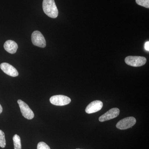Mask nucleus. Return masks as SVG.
<instances>
[{
	"label": "nucleus",
	"instance_id": "obj_5",
	"mask_svg": "<svg viewBox=\"0 0 149 149\" xmlns=\"http://www.w3.org/2000/svg\"><path fill=\"white\" fill-rule=\"evenodd\" d=\"M19 106L20 108V111L22 116L29 120L32 119L35 116L34 113L32 109L29 108V106L26 103L20 100L17 101Z\"/></svg>",
	"mask_w": 149,
	"mask_h": 149
},
{
	"label": "nucleus",
	"instance_id": "obj_2",
	"mask_svg": "<svg viewBox=\"0 0 149 149\" xmlns=\"http://www.w3.org/2000/svg\"><path fill=\"white\" fill-rule=\"evenodd\" d=\"M125 61L126 64L130 66L140 67L146 64L147 59L146 58L143 56H128L125 58Z\"/></svg>",
	"mask_w": 149,
	"mask_h": 149
},
{
	"label": "nucleus",
	"instance_id": "obj_6",
	"mask_svg": "<svg viewBox=\"0 0 149 149\" xmlns=\"http://www.w3.org/2000/svg\"><path fill=\"white\" fill-rule=\"evenodd\" d=\"M50 102L54 105L62 106L69 104L71 102V99L67 96L57 95L52 96L50 99Z\"/></svg>",
	"mask_w": 149,
	"mask_h": 149
},
{
	"label": "nucleus",
	"instance_id": "obj_16",
	"mask_svg": "<svg viewBox=\"0 0 149 149\" xmlns=\"http://www.w3.org/2000/svg\"><path fill=\"white\" fill-rule=\"evenodd\" d=\"M3 111V108L2 107L1 105L0 104V114Z\"/></svg>",
	"mask_w": 149,
	"mask_h": 149
},
{
	"label": "nucleus",
	"instance_id": "obj_11",
	"mask_svg": "<svg viewBox=\"0 0 149 149\" xmlns=\"http://www.w3.org/2000/svg\"><path fill=\"white\" fill-rule=\"evenodd\" d=\"M13 141L14 149H21V139L17 134H15L13 137Z\"/></svg>",
	"mask_w": 149,
	"mask_h": 149
},
{
	"label": "nucleus",
	"instance_id": "obj_1",
	"mask_svg": "<svg viewBox=\"0 0 149 149\" xmlns=\"http://www.w3.org/2000/svg\"><path fill=\"white\" fill-rule=\"evenodd\" d=\"M42 7L44 12L49 17L56 18L58 16V10L54 0H43Z\"/></svg>",
	"mask_w": 149,
	"mask_h": 149
},
{
	"label": "nucleus",
	"instance_id": "obj_15",
	"mask_svg": "<svg viewBox=\"0 0 149 149\" xmlns=\"http://www.w3.org/2000/svg\"><path fill=\"white\" fill-rule=\"evenodd\" d=\"M145 49L146 50L149 52V42H147L145 44Z\"/></svg>",
	"mask_w": 149,
	"mask_h": 149
},
{
	"label": "nucleus",
	"instance_id": "obj_7",
	"mask_svg": "<svg viewBox=\"0 0 149 149\" xmlns=\"http://www.w3.org/2000/svg\"><path fill=\"white\" fill-rule=\"evenodd\" d=\"M120 113V110L117 108H114L110 109L106 113L100 116L99 118V121L104 122L113 119L117 117Z\"/></svg>",
	"mask_w": 149,
	"mask_h": 149
},
{
	"label": "nucleus",
	"instance_id": "obj_4",
	"mask_svg": "<svg viewBox=\"0 0 149 149\" xmlns=\"http://www.w3.org/2000/svg\"><path fill=\"white\" fill-rule=\"evenodd\" d=\"M136 120L135 118L130 116L125 118L117 123L116 128L120 130H126L132 128L136 124Z\"/></svg>",
	"mask_w": 149,
	"mask_h": 149
},
{
	"label": "nucleus",
	"instance_id": "obj_12",
	"mask_svg": "<svg viewBox=\"0 0 149 149\" xmlns=\"http://www.w3.org/2000/svg\"><path fill=\"white\" fill-rule=\"evenodd\" d=\"M6 146V141L4 133L2 130H0V147L4 148Z\"/></svg>",
	"mask_w": 149,
	"mask_h": 149
},
{
	"label": "nucleus",
	"instance_id": "obj_17",
	"mask_svg": "<svg viewBox=\"0 0 149 149\" xmlns=\"http://www.w3.org/2000/svg\"><path fill=\"white\" fill-rule=\"evenodd\" d=\"M79 149V148H78V149Z\"/></svg>",
	"mask_w": 149,
	"mask_h": 149
},
{
	"label": "nucleus",
	"instance_id": "obj_10",
	"mask_svg": "<svg viewBox=\"0 0 149 149\" xmlns=\"http://www.w3.org/2000/svg\"><path fill=\"white\" fill-rule=\"evenodd\" d=\"M4 48L8 52L11 54H15L18 49V45L16 42L13 40L6 41L4 45Z\"/></svg>",
	"mask_w": 149,
	"mask_h": 149
},
{
	"label": "nucleus",
	"instance_id": "obj_13",
	"mask_svg": "<svg viewBox=\"0 0 149 149\" xmlns=\"http://www.w3.org/2000/svg\"><path fill=\"white\" fill-rule=\"evenodd\" d=\"M136 2L139 5L149 8V0H136Z\"/></svg>",
	"mask_w": 149,
	"mask_h": 149
},
{
	"label": "nucleus",
	"instance_id": "obj_8",
	"mask_svg": "<svg viewBox=\"0 0 149 149\" xmlns=\"http://www.w3.org/2000/svg\"><path fill=\"white\" fill-rule=\"evenodd\" d=\"M103 104L100 100H95L91 102L85 109V112L88 114L94 113L100 110L102 108Z\"/></svg>",
	"mask_w": 149,
	"mask_h": 149
},
{
	"label": "nucleus",
	"instance_id": "obj_14",
	"mask_svg": "<svg viewBox=\"0 0 149 149\" xmlns=\"http://www.w3.org/2000/svg\"><path fill=\"white\" fill-rule=\"evenodd\" d=\"M37 149H51L48 145L45 142H40L37 145Z\"/></svg>",
	"mask_w": 149,
	"mask_h": 149
},
{
	"label": "nucleus",
	"instance_id": "obj_3",
	"mask_svg": "<svg viewBox=\"0 0 149 149\" xmlns=\"http://www.w3.org/2000/svg\"><path fill=\"white\" fill-rule=\"evenodd\" d=\"M32 42L34 45L41 48L45 47L46 42L45 37L41 32L39 31H34L32 33Z\"/></svg>",
	"mask_w": 149,
	"mask_h": 149
},
{
	"label": "nucleus",
	"instance_id": "obj_9",
	"mask_svg": "<svg viewBox=\"0 0 149 149\" xmlns=\"http://www.w3.org/2000/svg\"><path fill=\"white\" fill-rule=\"evenodd\" d=\"M0 68L3 72L9 76L15 77L18 75V72L16 68L8 63H2L0 65Z\"/></svg>",
	"mask_w": 149,
	"mask_h": 149
}]
</instances>
